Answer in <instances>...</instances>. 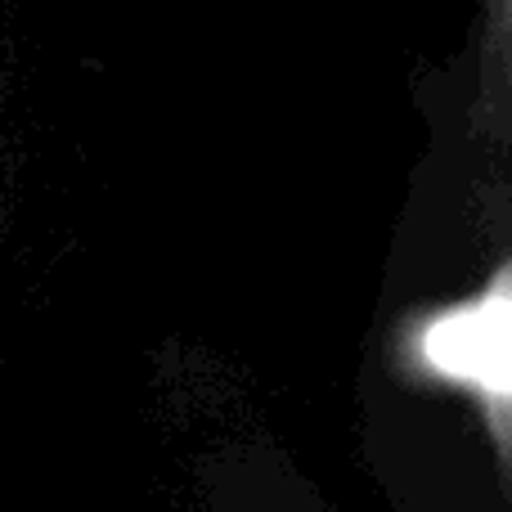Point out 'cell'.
<instances>
[{"label": "cell", "mask_w": 512, "mask_h": 512, "mask_svg": "<svg viewBox=\"0 0 512 512\" xmlns=\"http://www.w3.org/2000/svg\"><path fill=\"white\" fill-rule=\"evenodd\" d=\"M409 360L414 369L477 396L499 463L512 472V265L486 283L481 297L423 319L414 328Z\"/></svg>", "instance_id": "6da1fadb"}, {"label": "cell", "mask_w": 512, "mask_h": 512, "mask_svg": "<svg viewBox=\"0 0 512 512\" xmlns=\"http://www.w3.org/2000/svg\"><path fill=\"white\" fill-rule=\"evenodd\" d=\"M477 117L495 140L512 144V0H481Z\"/></svg>", "instance_id": "7a4b0ae2"}]
</instances>
